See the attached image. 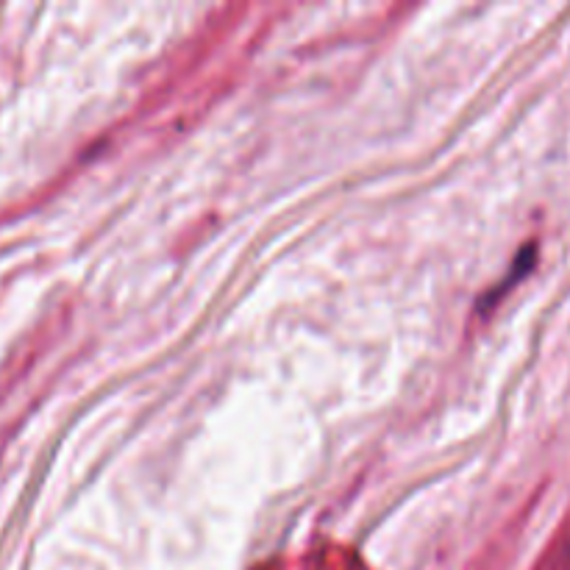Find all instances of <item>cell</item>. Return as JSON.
Instances as JSON below:
<instances>
[{
    "label": "cell",
    "mask_w": 570,
    "mask_h": 570,
    "mask_svg": "<svg viewBox=\"0 0 570 570\" xmlns=\"http://www.w3.org/2000/svg\"><path fill=\"white\" fill-rule=\"evenodd\" d=\"M534 256H538V248H534V245H527V248H523L521 254H518V259H515V265H512V273H510V276H507L504 282L499 284V287H495V293H490L488 298L482 301V306H490V304H495V301H499L501 295H504L507 289H510L512 284L518 282V278H523V276H527V273L532 271V265H534Z\"/></svg>",
    "instance_id": "1"
}]
</instances>
